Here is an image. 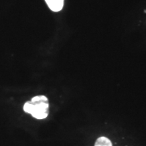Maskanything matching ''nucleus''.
I'll return each instance as SVG.
<instances>
[{
  "label": "nucleus",
  "instance_id": "nucleus-1",
  "mask_svg": "<svg viewBox=\"0 0 146 146\" xmlns=\"http://www.w3.org/2000/svg\"><path fill=\"white\" fill-rule=\"evenodd\" d=\"M23 110L38 120L46 118L50 112V104L46 96H36L23 106Z\"/></svg>",
  "mask_w": 146,
  "mask_h": 146
},
{
  "label": "nucleus",
  "instance_id": "nucleus-2",
  "mask_svg": "<svg viewBox=\"0 0 146 146\" xmlns=\"http://www.w3.org/2000/svg\"><path fill=\"white\" fill-rule=\"evenodd\" d=\"M47 5L53 12H59L64 6V0H45Z\"/></svg>",
  "mask_w": 146,
  "mask_h": 146
},
{
  "label": "nucleus",
  "instance_id": "nucleus-3",
  "mask_svg": "<svg viewBox=\"0 0 146 146\" xmlns=\"http://www.w3.org/2000/svg\"><path fill=\"white\" fill-rule=\"evenodd\" d=\"M94 146H113L111 140L106 137L101 136L98 137L95 142Z\"/></svg>",
  "mask_w": 146,
  "mask_h": 146
}]
</instances>
